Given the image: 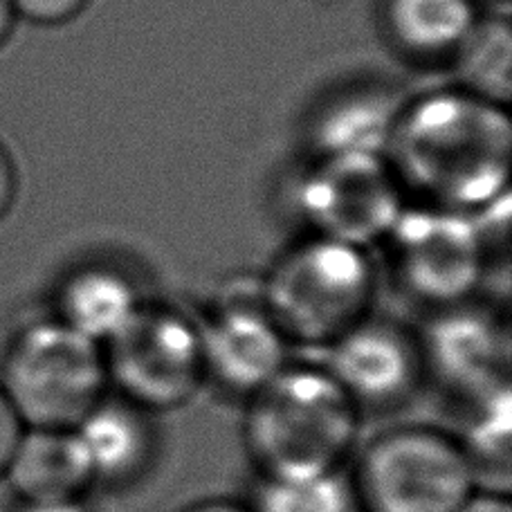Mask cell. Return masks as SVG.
<instances>
[{"mask_svg":"<svg viewBox=\"0 0 512 512\" xmlns=\"http://www.w3.org/2000/svg\"><path fill=\"white\" fill-rule=\"evenodd\" d=\"M358 402L328 371L283 369L252 396L250 450L268 479L337 472L358 438Z\"/></svg>","mask_w":512,"mask_h":512,"instance_id":"obj_1","label":"cell"},{"mask_svg":"<svg viewBox=\"0 0 512 512\" xmlns=\"http://www.w3.org/2000/svg\"><path fill=\"white\" fill-rule=\"evenodd\" d=\"M106 382L102 344L61 319L25 326L0 367V389L25 427L75 429L104 400Z\"/></svg>","mask_w":512,"mask_h":512,"instance_id":"obj_2","label":"cell"},{"mask_svg":"<svg viewBox=\"0 0 512 512\" xmlns=\"http://www.w3.org/2000/svg\"><path fill=\"white\" fill-rule=\"evenodd\" d=\"M373 283L360 245L319 236L277 265L263 304L286 340L333 344L364 322Z\"/></svg>","mask_w":512,"mask_h":512,"instance_id":"obj_3","label":"cell"},{"mask_svg":"<svg viewBox=\"0 0 512 512\" xmlns=\"http://www.w3.org/2000/svg\"><path fill=\"white\" fill-rule=\"evenodd\" d=\"M477 477L463 445L411 427L369 447L355 492L371 512H456L474 495Z\"/></svg>","mask_w":512,"mask_h":512,"instance_id":"obj_4","label":"cell"},{"mask_svg":"<svg viewBox=\"0 0 512 512\" xmlns=\"http://www.w3.org/2000/svg\"><path fill=\"white\" fill-rule=\"evenodd\" d=\"M106 349L108 378L140 409L185 405L207 378L200 328L167 308L142 306Z\"/></svg>","mask_w":512,"mask_h":512,"instance_id":"obj_5","label":"cell"},{"mask_svg":"<svg viewBox=\"0 0 512 512\" xmlns=\"http://www.w3.org/2000/svg\"><path fill=\"white\" fill-rule=\"evenodd\" d=\"M393 227L402 277L418 297L454 306L479 286L486 261L470 223L450 214H411Z\"/></svg>","mask_w":512,"mask_h":512,"instance_id":"obj_6","label":"cell"},{"mask_svg":"<svg viewBox=\"0 0 512 512\" xmlns=\"http://www.w3.org/2000/svg\"><path fill=\"white\" fill-rule=\"evenodd\" d=\"M304 196L306 214L326 239L362 248L398 221L396 189L373 153H337Z\"/></svg>","mask_w":512,"mask_h":512,"instance_id":"obj_7","label":"cell"},{"mask_svg":"<svg viewBox=\"0 0 512 512\" xmlns=\"http://www.w3.org/2000/svg\"><path fill=\"white\" fill-rule=\"evenodd\" d=\"M207 376L254 396L286 369L288 340L263 301L227 304L200 331Z\"/></svg>","mask_w":512,"mask_h":512,"instance_id":"obj_8","label":"cell"},{"mask_svg":"<svg viewBox=\"0 0 512 512\" xmlns=\"http://www.w3.org/2000/svg\"><path fill=\"white\" fill-rule=\"evenodd\" d=\"M427 351L438 376L474 400L508 387V337L477 310L454 308L438 317L429 328Z\"/></svg>","mask_w":512,"mask_h":512,"instance_id":"obj_9","label":"cell"},{"mask_svg":"<svg viewBox=\"0 0 512 512\" xmlns=\"http://www.w3.org/2000/svg\"><path fill=\"white\" fill-rule=\"evenodd\" d=\"M331 346L328 373L355 402L396 400L414 382L416 353L396 328L362 322Z\"/></svg>","mask_w":512,"mask_h":512,"instance_id":"obj_10","label":"cell"},{"mask_svg":"<svg viewBox=\"0 0 512 512\" xmlns=\"http://www.w3.org/2000/svg\"><path fill=\"white\" fill-rule=\"evenodd\" d=\"M23 504L79 501L95 474L75 429L27 427L3 477Z\"/></svg>","mask_w":512,"mask_h":512,"instance_id":"obj_11","label":"cell"},{"mask_svg":"<svg viewBox=\"0 0 512 512\" xmlns=\"http://www.w3.org/2000/svg\"><path fill=\"white\" fill-rule=\"evenodd\" d=\"M95 481H122L142 468L151 454V432L133 402L102 400L75 427Z\"/></svg>","mask_w":512,"mask_h":512,"instance_id":"obj_12","label":"cell"},{"mask_svg":"<svg viewBox=\"0 0 512 512\" xmlns=\"http://www.w3.org/2000/svg\"><path fill=\"white\" fill-rule=\"evenodd\" d=\"M142 308L124 274L86 268L72 274L61 290V322L97 344L115 340Z\"/></svg>","mask_w":512,"mask_h":512,"instance_id":"obj_13","label":"cell"},{"mask_svg":"<svg viewBox=\"0 0 512 512\" xmlns=\"http://www.w3.org/2000/svg\"><path fill=\"white\" fill-rule=\"evenodd\" d=\"M477 21L474 0H387L389 34L414 57H454Z\"/></svg>","mask_w":512,"mask_h":512,"instance_id":"obj_14","label":"cell"},{"mask_svg":"<svg viewBox=\"0 0 512 512\" xmlns=\"http://www.w3.org/2000/svg\"><path fill=\"white\" fill-rule=\"evenodd\" d=\"M454 59L472 97L495 106L510 102L512 36L506 18H479Z\"/></svg>","mask_w":512,"mask_h":512,"instance_id":"obj_15","label":"cell"},{"mask_svg":"<svg viewBox=\"0 0 512 512\" xmlns=\"http://www.w3.org/2000/svg\"><path fill=\"white\" fill-rule=\"evenodd\" d=\"M355 492L340 474L310 479H268L254 512H355Z\"/></svg>","mask_w":512,"mask_h":512,"instance_id":"obj_16","label":"cell"},{"mask_svg":"<svg viewBox=\"0 0 512 512\" xmlns=\"http://www.w3.org/2000/svg\"><path fill=\"white\" fill-rule=\"evenodd\" d=\"M479 411L470 429V441L465 447L474 470L481 465L501 463L508 470L510 461V387L497 389L488 396L477 398Z\"/></svg>","mask_w":512,"mask_h":512,"instance_id":"obj_17","label":"cell"},{"mask_svg":"<svg viewBox=\"0 0 512 512\" xmlns=\"http://www.w3.org/2000/svg\"><path fill=\"white\" fill-rule=\"evenodd\" d=\"M9 5L16 18L36 25H59L84 12L88 0H9Z\"/></svg>","mask_w":512,"mask_h":512,"instance_id":"obj_18","label":"cell"},{"mask_svg":"<svg viewBox=\"0 0 512 512\" xmlns=\"http://www.w3.org/2000/svg\"><path fill=\"white\" fill-rule=\"evenodd\" d=\"M25 423L18 416L12 402L5 396V391L0 389V479L5 477L9 463L14 459V452L21 438L25 434Z\"/></svg>","mask_w":512,"mask_h":512,"instance_id":"obj_19","label":"cell"},{"mask_svg":"<svg viewBox=\"0 0 512 512\" xmlns=\"http://www.w3.org/2000/svg\"><path fill=\"white\" fill-rule=\"evenodd\" d=\"M16 169L3 144H0V221L9 214L16 198Z\"/></svg>","mask_w":512,"mask_h":512,"instance_id":"obj_20","label":"cell"},{"mask_svg":"<svg viewBox=\"0 0 512 512\" xmlns=\"http://www.w3.org/2000/svg\"><path fill=\"white\" fill-rule=\"evenodd\" d=\"M456 512H512V508L501 495H472Z\"/></svg>","mask_w":512,"mask_h":512,"instance_id":"obj_21","label":"cell"},{"mask_svg":"<svg viewBox=\"0 0 512 512\" xmlns=\"http://www.w3.org/2000/svg\"><path fill=\"white\" fill-rule=\"evenodd\" d=\"M18 512H88L79 501H34V504H23Z\"/></svg>","mask_w":512,"mask_h":512,"instance_id":"obj_22","label":"cell"},{"mask_svg":"<svg viewBox=\"0 0 512 512\" xmlns=\"http://www.w3.org/2000/svg\"><path fill=\"white\" fill-rule=\"evenodd\" d=\"M16 21V14L9 0H0V45L7 41V36L12 34V27Z\"/></svg>","mask_w":512,"mask_h":512,"instance_id":"obj_23","label":"cell"},{"mask_svg":"<svg viewBox=\"0 0 512 512\" xmlns=\"http://www.w3.org/2000/svg\"><path fill=\"white\" fill-rule=\"evenodd\" d=\"M187 512H254V510L232 504V501H209V504H200Z\"/></svg>","mask_w":512,"mask_h":512,"instance_id":"obj_24","label":"cell"},{"mask_svg":"<svg viewBox=\"0 0 512 512\" xmlns=\"http://www.w3.org/2000/svg\"><path fill=\"white\" fill-rule=\"evenodd\" d=\"M474 3H477V0H474ZM488 3H499V0H488Z\"/></svg>","mask_w":512,"mask_h":512,"instance_id":"obj_25","label":"cell"}]
</instances>
